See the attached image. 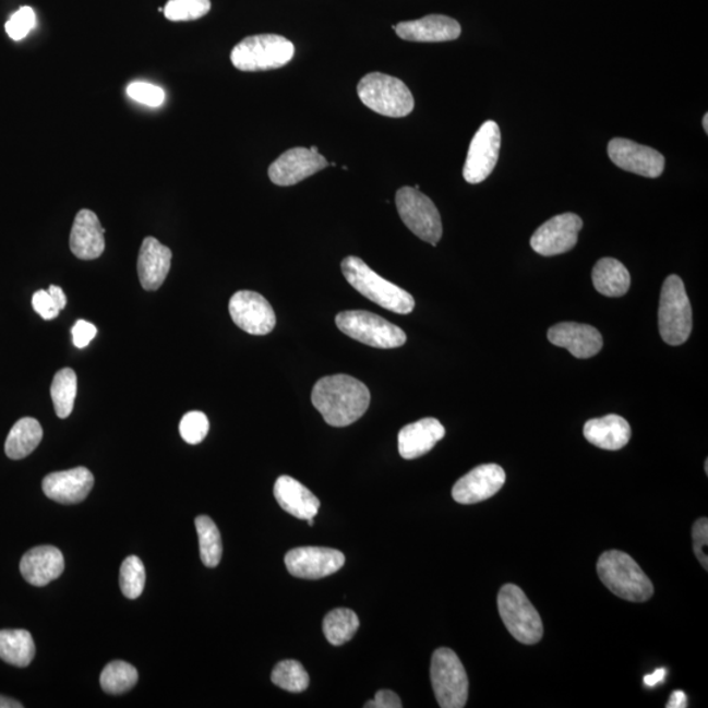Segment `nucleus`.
I'll use <instances>...</instances> for the list:
<instances>
[{"label":"nucleus","mask_w":708,"mask_h":708,"mask_svg":"<svg viewBox=\"0 0 708 708\" xmlns=\"http://www.w3.org/2000/svg\"><path fill=\"white\" fill-rule=\"evenodd\" d=\"M311 401L327 424L343 428L353 424L368 411L369 388L347 374L324 376L316 382Z\"/></svg>","instance_id":"1"},{"label":"nucleus","mask_w":708,"mask_h":708,"mask_svg":"<svg viewBox=\"0 0 708 708\" xmlns=\"http://www.w3.org/2000/svg\"><path fill=\"white\" fill-rule=\"evenodd\" d=\"M603 586L622 600L646 602L652 599L653 584L634 559L620 550L603 552L597 563Z\"/></svg>","instance_id":"2"},{"label":"nucleus","mask_w":708,"mask_h":708,"mask_svg":"<svg viewBox=\"0 0 708 708\" xmlns=\"http://www.w3.org/2000/svg\"><path fill=\"white\" fill-rule=\"evenodd\" d=\"M341 271L347 281L368 300L380 304L381 308L392 311V313L400 315L412 313L413 297L405 289L396 287L381 277L360 257L344 259Z\"/></svg>","instance_id":"3"},{"label":"nucleus","mask_w":708,"mask_h":708,"mask_svg":"<svg viewBox=\"0 0 708 708\" xmlns=\"http://www.w3.org/2000/svg\"><path fill=\"white\" fill-rule=\"evenodd\" d=\"M295 45L278 35L245 37L231 51L233 68L247 73L275 70L285 67L295 57Z\"/></svg>","instance_id":"4"},{"label":"nucleus","mask_w":708,"mask_h":708,"mask_svg":"<svg viewBox=\"0 0 708 708\" xmlns=\"http://www.w3.org/2000/svg\"><path fill=\"white\" fill-rule=\"evenodd\" d=\"M693 328V311L685 284L679 276H669L662 285L659 307V329L662 340L677 347L686 343Z\"/></svg>","instance_id":"5"},{"label":"nucleus","mask_w":708,"mask_h":708,"mask_svg":"<svg viewBox=\"0 0 708 708\" xmlns=\"http://www.w3.org/2000/svg\"><path fill=\"white\" fill-rule=\"evenodd\" d=\"M363 106L386 117L400 119L412 112L415 100L411 91L398 77L370 73L357 86Z\"/></svg>","instance_id":"6"},{"label":"nucleus","mask_w":708,"mask_h":708,"mask_svg":"<svg viewBox=\"0 0 708 708\" xmlns=\"http://www.w3.org/2000/svg\"><path fill=\"white\" fill-rule=\"evenodd\" d=\"M500 616L508 632L523 645H537L543 636V623L521 588L506 584L497 597Z\"/></svg>","instance_id":"7"},{"label":"nucleus","mask_w":708,"mask_h":708,"mask_svg":"<svg viewBox=\"0 0 708 708\" xmlns=\"http://www.w3.org/2000/svg\"><path fill=\"white\" fill-rule=\"evenodd\" d=\"M336 326L343 334L369 347L393 349L407 341L405 331L369 311H343L336 316Z\"/></svg>","instance_id":"8"},{"label":"nucleus","mask_w":708,"mask_h":708,"mask_svg":"<svg viewBox=\"0 0 708 708\" xmlns=\"http://www.w3.org/2000/svg\"><path fill=\"white\" fill-rule=\"evenodd\" d=\"M431 680L443 708H463L469 698V677L463 661L451 648H439L432 656Z\"/></svg>","instance_id":"9"},{"label":"nucleus","mask_w":708,"mask_h":708,"mask_svg":"<svg viewBox=\"0 0 708 708\" xmlns=\"http://www.w3.org/2000/svg\"><path fill=\"white\" fill-rule=\"evenodd\" d=\"M396 209L416 237L437 245L443 237V223L436 205L416 188L403 187L396 192Z\"/></svg>","instance_id":"10"},{"label":"nucleus","mask_w":708,"mask_h":708,"mask_svg":"<svg viewBox=\"0 0 708 708\" xmlns=\"http://www.w3.org/2000/svg\"><path fill=\"white\" fill-rule=\"evenodd\" d=\"M502 132L495 121H485L471 141L464 167L467 183L479 184L490 177L497 165Z\"/></svg>","instance_id":"11"},{"label":"nucleus","mask_w":708,"mask_h":708,"mask_svg":"<svg viewBox=\"0 0 708 708\" xmlns=\"http://www.w3.org/2000/svg\"><path fill=\"white\" fill-rule=\"evenodd\" d=\"M583 219L574 213L559 214L543 224L530 239L531 249L542 256L568 252L579 242Z\"/></svg>","instance_id":"12"},{"label":"nucleus","mask_w":708,"mask_h":708,"mask_svg":"<svg viewBox=\"0 0 708 708\" xmlns=\"http://www.w3.org/2000/svg\"><path fill=\"white\" fill-rule=\"evenodd\" d=\"M231 320L244 333L264 336L276 327V314L271 303L256 291L240 290L229 303Z\"/></svg>","instance_id":"13"},{"label":"nucleus","mask_w":708,"mask_h":708,"mask_svg":"<svg viewBox=\"0 0 708 708\" xmlns=\"http://www.w3.org/2000/svg\"><path fill=\"white\" fill-rule=\"evenodd\" d=\"M346 564L341 551L328 548H298L285 556V565L290 575L298 579L320 580L334 575Z\"/></svg>","instance_id":"14"},{"label":"nucleus","mask_w":708,"mask_h":708,"mask_svg":"<svg viewBox=\"0 0 708 708\" xmlns=\"http://www.w3.org/2000/svg\"><path fill=\"white\" fill-rule=\"evenodd\" d=\"M609 158L616 167L645 178H659L664 172L665 158L652 147L636 144L626 139L609 142Z\"/></svg>","instance_id":"15"},{"label":"nucleus","mask_w":708,"mask_h":708,"mask_svg":"<svg viewBox=\"0 0 708 708\" xmlns=\"http://www.w3.org/2000/svg\"><path fill=\"white\" fill-rule=\"evenodd\" d=\"M326 167H328V161L320 152L296 147L285 152L281 157L273 161L268 175L273 184L290 187L313 177Z\"/></svg>","instance_id":"16"},{"label":"nucleus","mask_w":708,"mask_h":708,"mask_svg":"<svg viewBox=\"0 0 708 708\" xmlns=\"http://www.w3.org/2000/svg\"><path fill=\"white\" fill-rule=\"evenodd\" d=\"M505 480L503 467L495 464L478 466L458 480L452 495L459 504H477L495 496L503 489Z\"/></svg>","instance_id":"17"},{"label":"nucleus","mask_w":708,"mask_h":708,"mask_svg":"<svg viewBox=\"0 0 708 708\" xmlns=\"http://www.w3.org/2000/svg\"><path fill=\"white\" fill-rule=\"evenodd\" d=\"M548 337L551 344L568 349L576 359H590L599 355L603 347L600 331L588 324L559 323L549 329Z\"/></svg>","instance_id":"18"},{"label":"nucleus","mask_w":708,"mask_h":708,"mask_svg":"<svg viewBox=\"0 0 708 708\" xmlns=\"http://www.w3.org/2000/svg\"><path fill=\"white\" fill-rule=\"evenodd\" d=\"M95 479L86 467H76L67 471L50 473L44 479L45 495L61 504H77L83 502L93 490Z\"/></svg>","instance_id":"19"},{"label":"nucleus","mask_w":708,"mask_h":708,"mask_svg":"<svg viewBox=\"0 0 708 708\" xmlns=\"http://www.w3.org/2000/svg\"><path fill=\"white\" fill-rule=\"evenodd\" d=\"M394 31L401 40L406 41L445 43L457 40L463 28L449 16L428 15L419 21L396 24Z\"/></svg>","instance_id":"20"},{"label":"nucleus","mask_w":708,"mask_h":708,"mask_svg":"<svg viewBox=\"0 0 708 708\" xmlns=\"http://www.w3.org/2000/svg\"><path fill=\"white\" fill-rule=\"evenodd\" d=\"M64 571L62 552L55 545H38L24 554L21 573L31 586L45 587L58 579Z\"/></svg>","instance_id":"21"},{"label":"nucleus","mask_w":708,"mask_h":708,"mask_svg":"<svg viewBox=\"0 0 708 708\" xmlns=\"http://www.w3.org/2000/svg\"><path fill=\"white\" fill-rule=\"evenodd\" d=\"M99 218L93 211L83 209L76 214L70 233V250L77 259L95 260L106 250V238Z\"/></svg>","instance_id":"22"},{"label":"nucleus","mask_w":708,"mask_h":708,"mask_svg":"<svg viewBox=\"0 0 708 708\" xmlns=\"http://www.w3.org/2000/svg\"><path fill=\"white\" fill-rule=\"evenodd\" d=\"M171 262L172 252L168 247L153 237L145 238L139 256V276L142 288L148 291L158 290L170 273Z\"/></svg>","instance_id":"23"},{"label":"nucleus","mask_w":708,"mask_h":708,"mask_svg":"<svg viewBox=\"0 0 708 708\" xmlns=\"http://www.w3.org/2000/svg\"><path fill=\"white\" fill-rule=\"evenodd\" d=\"M444 437L445 428L437 419H421L401 428L398 436L399 454L405 459L420 458Z\"/></svg>","instance_id":"24"},{"label":"nucleus","mask_w":708,"mask_h":708,"mask_svg":"<svg viewBox=\"0 0 708 708\" xmlns=\"http://www.w3.org/2000/svg\"><path fill=\"white\" fill-rule=\"evenodd\" d=\"M277 503L289 515L301 519L314 518L321 508L320 499L291 477H279L275 484Z\"/></svg>","instance_id":"25"},{"label":"nucleus","mask_w":708,"mask_h":708,"mask_svg":"<svg viewBox=\"0 0 708 708\" xmlns=\"http://www.w3.org/2000/svg\"><path fill=\"white\" fill-rule=\"evenodd\" d=\"M584 437L588 443L603 451H620L632 439V427L619 415H608L587 421Z\"/></svg>","instance_id":"26"},{"label":"nucleus","mask_w":708,"mask_h":708,"mask_svg":"<svg viewBox=\"0 0 708 708\" xmlns=\"http://www.w3.org/2000/svg\"><path fill=\"white\" fill-rule=\"evenodd\" d=\"M593 285L602 296L619 298L632 287V276L619 260L603 257L597 262L592 272Z\"/></svg>","instance_id":"27"},{"label":"nucleus","mask_w":708,"mask_h":708,"mask_svg":"<svg viewBox=\"0 0 708 708\" xmlns=\"http://www.w3.org/2000/svg\"><path fill=\"white\" fill-rule=\"evenodd\" d=\"M44 436L40 422L34 418H23L16 422L5 440L4 451L11 459H23L34 453Z\"/></svg>","instance_id":"28"},{"label":"nucleus","mask_w":708,"mask_h":708,"mask_svg":"<svg viewBox=\"0 0 708 708\" xmlns=\"http://www.w3.org/2000/svg\"><path fill=\"white\" fill-rule=\"evenodd\" d=\"M36 646L27 629H0V659L25 668L35 659Z\"/></svg>","instance_id":"29"},{"label":"nucleus","mask_w":708,"mask_h":708,"mask_svg":"<svg viewBox=\"0 0 708 708\" xmlns=\"http://www.w3.org/2000/svg\"><path fill=\"white\" fill-rule=\"evenodd\" d=\"M360 627L359 616L353 610L339 608L333 610L323 621V633L333 646L346 645Z\"/></svg>","instance_id":"30"},{"label":"nucleus","mask_w":708,"mask_h":708,"mask_svg":"<svg viewBox=\"0 0 708 708\" xmlns=\"http://www.w3.org/2000/svg\"><path fill=\"white\" fill-rule=\"evenodd\" d=\"M77 380L73 369H62L55 375L50 394L58 418L67 419L73 412Z\"/></svg>","instance_id":"31"},{"label":"nucleus","mask_w":708,"mask_h":708,"mask_svg":"<svg viewBox=\"0 0 708 708\" xmlns=\"http://www.w3.org/2000/svg\"><path fill=\"white\" fill-rule=\"evenodd\" d=\"M201 561L206 567L214 568L223 559L224 545L220 532L213 519L207 516L196 518Z\"/></svg>","instance_id":"32"},{"label":"nucleus","mask_w":708,"mask_h":708,"mask_svg":"<svg viewBox=\"0 0 708 708\" xmlns=\"http://www.w3.org/2000/svg\"><path fill=\"white\" fill-rule=\"evenodd\" d=\"M136 682H139V672L125 661L109 662L100 677L103 691L115 695L132 691Z\"/></svg>","instance_id":"33"},{"label":"nucleus","mask_w":708,"mask_h":708,"mask_svg":"<svg viewBox=\"0 0 708 708\" xmlns=\"http://www.w3.org/2000/svg\"><path fill=\"white\" fill-rule=\"evenodd\" d=\"M272 682L283 691L302 693L310 685L307 669L296 660H284L273 669Z\"/></svg>","instance_id":"34"},{"label":"nucleus","mask_w":708,"mask_h":708,"mask_svg":"<svg viewBox=\"0 0 708 708\" xmlns=\"http://www.w3.org/2000/svg\"><path fill=\"white\" fill-rule=\"evenodd\" d=\"M146 583L145 565L139 556H128L120 569V587L123 596L136 600L144 592Z\"/></svg>","instance_id":"35"},{"label":"nucleus","mask_w":708,"mask_h":708,"mask_svg":"<svg viewBox=\"0 0 708 708\" xmlns=\"http://www.w3.org/2000/svg\"><path fill=\"white\" fill-rule=\"evenodd\" d=\"M211 0H168L164 14L171 22H193L209 14Z\"/></svg>","instance_id":"36"},{"label":"nucleus","mask_w":708,"mask_h":708,"mask_svg":"<svg viewBox=\"0 0 708 708\" xmlns=\"http://www.w3.org/2000/svg\"><path fill=\"white\" fill-rule=\"evenodd\" d=\"M207 433H209V420L203 412H188L180 421V434L187 444L197 445L203 443Z\"/></svg>","instance_id":"37"},{"label":"nucleus","mask_w":708,"mask_h":708,"mask_svg":"<svg viewBox=\"0 0 708 708\" xmlns=\"http://www.w3.org/2000/svg\"><path fill=\"white\" fill-rule=\"evenodd\" d=\"M36 27V14L34 9L24 5L19 9L10 21L5 23V32L14 41H21Z\"/></svg>","instance_id":"38"},{"label":"nucleus","mask_w":708,"mask_h":708,"mask_svg":"<svg viewBox=\"0 0 708 708\" xmlns=\"http://www.w3.org/2000/svg\"><path fill=\"white\" fill-rule=\"evenodd\" d=\"M127 93L136 103L144 104V106L158 108L166 100L165 91L155 84L145 82H134L129 84Z\"/></svg>","instance_id":"39"},{"label":"nucleus","mask_w":708,"mask_h":708,"mask_svg":"<svg viewBox=\"0 0 708 708\" xmlns=\"http://www.w3.org/2000/svg\"><path fill=\"white\" fill-rule=\"evenodd\" d=\"M692 535L695 555H697L701 567L708 571V556L706 552L708 545V519L706 517L699 518L694 524Z\"/></svg>","instance_id":"40"},{"label":"nucleus","mask_w":708,"mask_h":708,"mask_svg":"<svg viewBox=\"0 0 708 708\" xmlns=\"http://www.w3.org/2000/svg\"><path fill=\"white\" fill-rule=\"evenodd\" d=\"M32 304L38 315L45 321H53L61 313V309L48 293V290H38L32 298Z\"/></svg>","instance_id":"41"},{"label":"nucleus","mask_w":708,"mask_h":708,"mask_svg":"<svg viewBox=\"0 0 708 708\" xmlns=\"http://www.w3.org/2000/svg\"><path fill=\"white\" fill-rule=\"evenodd\" d=\"M71 333H73L74 346L76 348H86L95 339L97 328L93 323L77 321Z\"/></svg>","instance_id":"42"},{"label":"nucleus","mask_w":708,"mask_h":708,"mask_svg":"<svg viewBox=\"0 0 708 708\" xmlns=\"http://www.w3.org/2000/svg\"><path fill=\"white\" fill-rule=\"evenodd\" d=\"M401 706L400 698L392 691H380L373 700L365 704L367 708H400Z\"/></svg>","instance_id":"43"},{"label":"nucleus","mask_w":708,"mask_h":708,"mask_svg":"<svg viewBox=\"0 0 708 708\" xmlns=\"http://www.w3.org/2000/svg\"><path fill=\"white\" fill-rule=\"evenodd\" d=\"M48 293L53 298L56 303L58 304V308L63 310L67 308L68 304V298L64 296L63 290L60 287H56V285H51L48 289Z\"/></svg>","instance_id":"44"},{"label":"nucleus","mask_w":708,"mask_h":708,"mask_svg":"<svg viewBox=\"0 0 708 708\" xmlns=\"http://www.w3.org/2000/svg\"><path fill=\"white\" fill-rule=\"evenodd\" d=\"M687 707V698L684 692L677 691L672 693L669 698L667 708H685Z\"/></svg>","instance_id":"45"},{"label":"nucleus","mask_w":708,"mask_h":708,"mask_svg":"<svg viewBox=\"0 0 708 708\" xmlns=\"http://www.w3.org/2000/svg\"><path fill=\"white\" fill-rule=\"evenodd\" d=\"M665 674V669H658V671H656L655 673L646 675L645 684L647 686L658 685L660 684V682L664 681Z\"/></svg>","instance_id":"46"},{"label":"nucleus","mask_w":708,"mask_h":708,"mask_svg":"<svg viewBox=\"0 0 708 708\" xmlns=\"http://www.w3.org/2000/svg\"><path fill=\"white\" fill-rule=\"evenodd\" d=\"M23 705L21 701H17L15 699L11 698H5L0 695V708H22Z\"/></svg>","instance_id":"47"},{"label":"nucleus","mask_w":708,"mask_h":708,"mask_svg":"<svg viewBox=\"0 0 708 708\" xmlns=\"http://www.w3.org/2000/svg\"><path fill=\"white\" fill-rule=\"evenodd\" d=\"M704 128H705V132L707 134L708 133V115L707 113L704 117Z\"/></svg>","instance_id":"48"},{"label":"nucleus","mask_w":708,"mask_h":708,"mask_svg":"<svg viewBox=\"0 0 708 708\" xmlns=\"http://www.w3.org/2000/svg\"><path fill=\"white\" fill-rule=\"evenodd\" d=\"M310 526H314V518L308 519Z\"/></svg>","instance_id":"49"},{"label":"nucleus","mask_w":708,"mask_h":708,"mask_svg":"<svg viewBox=\"0 0 708 708\" xmlns=\"http://www.w3.org/2000/svg\"><path fill=\"white\" fill-rule=\"evenodd\" d=\"M705 469H706V473H708V460H706Z\"/></svg>","instance_id":"50"}]
</instances>
